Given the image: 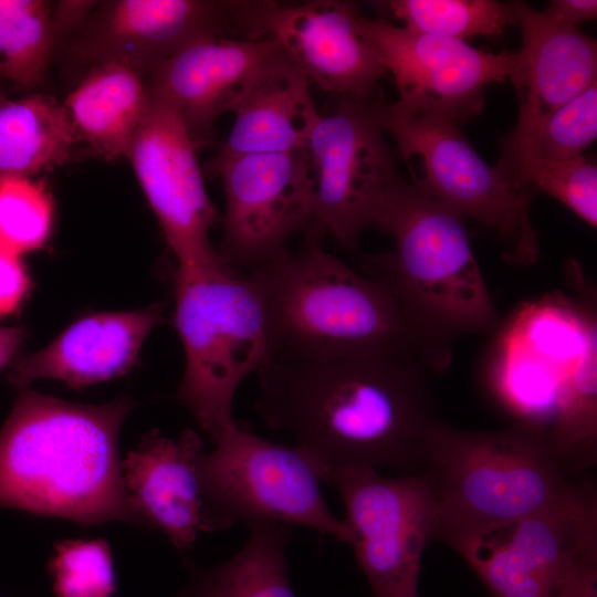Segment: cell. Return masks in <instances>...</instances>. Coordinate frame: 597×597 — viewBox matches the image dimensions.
I'll use <instances>...</instances> for the list:
<instances>
[{
  "mask_svg": "<svg viewBox=\"0 0 597 597\" xmlns=\"http://www.w3.org/2000/svg\"><path fill=\"white\" fill-rule=\"evenodd\" d=\"M421 364L392 355L272 357L259 371L254 409L326 467L417 472L437 419Z\"/></svg>",
  "mask_w": 597,
  "mask_h": 597,
  "instance_id": "cell-1",
  "label": "cell"
},
{
  "mask_svg": "<svg viewBox=\"0 0 597 597\" xmlns=\"http://www.w3.org/2000/svg\"><path fill=\"white\" fill-rule=\"evenodd\" d=\"M134 402L92 406L24 390L0 431V507L81 525L142 526L125 490L121 426Z\"/></svg>",
  "mask_w": 597,
  "mask_h": 597,
  "instance_id": "cell-2",
  "label": "cell"
},
{
  "mask_svg": "<svg viewBox=\"0 0 597 597\" xmlns=\"http://www.w3.org/2000/svg\"><path fill=\"white\" fill-rule=\"evenodd\" d=\"M248 274L264 298L272 357L392 355L431 374L451 364L452 348L427 334L385 286L324 251L315 238L298 253Z\"/></svg>",
  "mask_w": 597,
  "mask_h": 597,
  "instance_id": "cell-3",
  "label": "cell"
},
{
  "mask_svg": "<svg viewBox=\"0 0 597 597\" xmlns=\"http://www.w3.org/2000/svg\"><path fill=\"white\" fill-rule=\"evenodd\" d=\"M431 481L437 538L458 551L569 496L582 484L547 440L520 427L468 431L438 418L429 426L420 470Z\"/></svg>",
  "mask_w": 597,
  "mask_h": 597,
  "instance_id": "cell-4",
  "label": "cell"
},
{
  "mask_svg": "<svg viewBox=\"0 0 597 597\" xmlns=\"http://www.w3.org/2000/svg\"><path fill=\"white\" fill-rule=\"evenodd\" d=\"M374 227L392 237L394 248L366 256L364 273L427 334L452 348L460 335L498 331L500 316L460 214L400 177Z\"/></svg>",
  "mask_w": 597,
  "mask_h": 597,
  "instance_id": "cell-5",
  "label": "cell"
},
{
  "mask_svg": "<svg viewBox=\"0 0 597 597\" xmlns=\"http://www.w3.org/2000/svg\"><path fill=\"white\" fill-rule=\"evenodd\" d=\"M174 325L185 352L177 398L214 442L237 421L241 383L272 357L269 318L254 279L222 263L176 269Z\"/></svg>",
  "mask_w": 597,
  "mask_h": 597,
  "instance_id": "cell-6",
  "label": "cell"
},
{
  "mask_svg": "<svg viewBox=\"0 0 597 597\" xmlns=\"http://www.w3.org/2000/svg\"><path fill=\"white\" fill-rule=\"evenodd\" d=\"M369 107L405 160L420 159L422 174L412 184L427 196L491 230L507 262L531 265L540 243L531 220L532 195L507 185L474 150L459 124L442 114L406 108L383 91Z\"/></svg>",
  "mask_w": 597,
  "mask_h": 597,
  "instance_id": "cell-7",
  "label": "cell"
},
{
  "mask_svg": "<svg viewBox=\"0 0 597 597\" xmlns=\"http://www.w3.org/2000/svg\"><path fill=\"white\" fill-rule=\"evenodd\" d=\"M273 4L271 0L95 1L59 42L55 54L83 73L101 63H123L146 81L198 38H266Z\"/></svg>",
  "mask_w": 597,
  "mask_h": 597,
  "instance_id": "cell-8",
  "label": "cell"
},
{
  "mask_svg": "<svg viewBox=\"0 0 597 597\" xmlns=\"http://www.w3.org/2000/svg\"><path fill=\"white\" fill-rule=\"evenodd\" d=\"M199 465L218 528L235 522L300 525L350 544L352 532L323 499L326 465L298 446L261 438L238 422L223 432Z\"/></svg>",
  "mask_w": 597,
  "mask_h": 597,
  "instance_id": "cell-9",
  "label": "cell"
},
{
  "mask_svg": "<svg viewBox=\"0 0 597 597\" xmlns=\"http://www.w3.org/2000/svg\"><path fill=\"white\" fill-rule=\"evenodd\" d=\"M576 295L554 293L523 304L499 326L488 370L491 392L516 427L547 437L559 389L597 321L595 290L574 260Z\"/></svg>",
  "mask_w": 597,
  "mask_h": 597,
  "instance_id": "cell-10",
  "label": "cell"
},
{
  "mask_svg": "<svg viewBox=\"0 0 597 597\" xmlns=\"http://www.w3.org/2000/svg\"><path fill=\"white\" fill-rule=\"evenodd\" d=\"M459 554L493 597H597V495L590 482Z\"/></svg>",
  "mask_w": 597,
  "mask_h": 597,
  "instance_id": "cell-11",
  "label": "cell"
},
{
  "mask_svg": "<svg viewBox=\"0 0 597 597\" xmlns=\"http://www.w3.org/2000/svg\"><path fill=\"white\" fill-rule=\"evenodd\" d=\"M339 493L350 545L374 597H419L421 557L437 538L433 486L423 471L384 476L366 467H326Z\"/></svg>",
  "mask_w": 597,
  "mask_h": 597,
  "instance_id": "cell-12",
  "label": "cell"
},
{
  "mask_svg": "<svg viewBox=\"0 0 597 597\" xmlns=\"http://www.w3.org/2000/svg\"><path fill=\"white\" fill-rule=\"evenodd\" d=\"M368 98H339L320 115L303 149L313 179V235L325 232L355 250L401 177Z\"/></svg>",
  "mask_w": 597,
  "mask_h": 597,
  "instance_id": "cell-13",
  "label": "cell"
},
{
  "mask_svg": "<svg viewBox=\"0 0 597 597\" xmlns=\"http://www.w3.org/2000/svg\"><path fill=\"white\" fill-rule=\"evenodd\" d=\"M208 170L223 186L217 252L229 268L250 272L275 262L294 234L313 232V179L303 150L216 156Z\"/></svg>",
  "mask_w": 597,
  "mask_h": 597,
  "instance_id": "cell-14",
  "label": "cell"
},
{
  "mask_svg": "<svg viewBox=\"0 0 597 597\" xmlns=\"http://www.w3.org/2000/svg\"><path fill=\"white\" fill-rule=\"evenodd\" d=\"M196 146L178 114L149 91V102L126 157L154 211L177 269L222 263L210 243L218 213L205 187Z\"/></svg>",
  "mask_w": 597,
  "mask_h": 597,
  "instance_id": "cell-15",
  "label": "cell"
},
{
  "mask_svg": "<svg viewBox=\"0 0 597 597\" xmlns=\"http://www.w3.org/2000/svg\"><path fill=\"white\" fill-rule=\"evenodd\" d=\"M359 25L391 74L397 105L444 115L457 124L476 115L491 83L510 77L516 54L488 52L462 40L415 32L360 13Z\"/></svg>",
  "mask_w": 597,
  "mask_h": 597,
  "instance_id": "cell-16",
  "label": "cell"
},
{
  "mask_svg": "<svg viewBox=\"0 0 597 597\" xmlns=\"http://www.w3.org/2000/svg\"><path fill=\"white\" fill-rule=\"evenodd\" d=\"M522 46L510 78L520 101L515 127L501 160L517 157L542 121L597 82V43L578 28L559 24L523 1L511 2Z\"/></svg>",
  "mask_w": 597,
  "mask_h": 597,
  "instance_id": "cell-17",
  "label": "cell"
},
{
  "mask_svg": "<svg viewBox=\"0 0 597 597\" xmlns=\"http://www.w3.org/2000/svg\"><path fill=\"white\" fill-rule=\"evenodd\" d=\"M279 42L198 38L164 61L147 78L185 124L196 148L211 143L217 118L234 112L265 59Z\"/></svg>",
  "mask_w": 597,
  "mask_h": 597,
  "instance_id": "cell-18",
  "label": "cell"
},
{
  "mask_svg": "<svg viewBox=\"0 0 597 597\" xmlns=\"http://www.w3.org/2000/svg\"><path fill=\"white\" fill-rule=\"evenodd\" d=\"M359 15L348 1L279 2L269 36L310 83L339 98L365 101L387 71L362 32Z\"/></svg>",
  "mask_w": 597,
  "mask_h": 597,
  "instance_id": "cell-19",
  "label": "cell"
},
{
  "mask_svg": "<svg viewBox=\"0 0 597 597\" xmlns=\"http://www.w3.org/2000/svg\"><path fill=\"white\" fill-rule=\"evenodd\" d=\"M203 443L193 430L177 439L154 429L122 462L125 490L142 526L160 531L186 554L201 533L219 531L201 478Z\"/></svg>",
  "mask_w": 597,
  "mask_h": 597,
  "instance_id": "cell-20",
  "label": "cell"
},
{
  "mask_svg": "<svg viewBox=\"0 0 597 597\" xmlns=\"http://www.w3.org/2000/svg\"><path fill=\"white\" fill-rule=\"evenodd\" d=\"M163 321V305L92 314L74 322L44 348L18 359L8 379L25 387L36 379H57L78 388L126 374L139 349Z\"/></svg>",
  "mask_w": 597,
  "mask_h": 597,
  "instance_id": "cell-21",
  "label": "cell"
},
{
  "mask_svg": "<svg viewBox=\"0 0 597 597\" xmlns=\"http://www.w3.org/2000/svg\"><path fill=\"white\" fill-rule=\"evenodd\" d=\"M233 114L217 156L303 150L321 115L310 81L281 46L262 63Z\"/></svg>",
  "mask_w": 597,
  "mask_h": 597,
  "instance_id": "cell-22",
  "label": "cell"
},
{
  "mask_svg": "<svg viewBox=\"0 0 597 597\" xmlns=\"http://www.w3.org/2000/svg\"><path fill=\"white\" fill-rule=\"evenodd\" d=\"M148 102V86L137 71L105 62L84 72L62 104L78 139L113 161L127 155Z\"/></svg>",
  "mask_w": 597,
  "mask_h": 597,
  "instance_id": "cell-23",
  "label": "cell"
},
{
  "mask_svg": "<svg viewBox=\"0 0 597 597\" xmlns=\"http://www.w3.org/2000/svg\"><path fill=\"white\" fill-rule=\"evenodd\" d=\"M249 538L228 561L211 567L186 562L188 583L175 597H296L287 575L289 525L248 523Z\"/></svg>",
  "mask_w": 597,
  "mask_h": 597,
  "instance_id": "cell-24",
  "label": "cell"
},
{
  "mask_svg": "<svg viewBox=\"0 0 597 597\" xmlns=\"http://www.w3.org/2000/svg\"><path fill=\"white\" fill-rule=\"evenodd\" d=\"M77 142L63 104L52 96L0 98V176L53 169L70 159Z\"/></svg>",
  "mask_w": 597,
  "mask_h": 597,
  "instance_id": "cell-25",
  "label": "cell"
},
{
  "mask_svg": "<svg viewBox=\"0 0 597 597\" xmlns=\"http://www.w3.org/2000/svg\"><path fill=\"white\" fill-rule=\"evenodd\" d=\"M547 443L565 471L577 476L597 459V321L564 380Z\"/></svg>",
  "mask_w": 597,
  "mask_h": 597,
  "instance_id": "cell-26",
  "label": "cell"
},
{
  "mask_svg": "<svg viewBox=\"0 0 597 597\" xmlns=\"http://www.w3.org/2000/svg\"><path fill=\"white\" fill-rule=\"evenodd\" d=\"M59 42L54 2L0 0V78L25 88L43 84Z\"/></svg>",
  "mask_w": 597,
  "mask_h": 597,
  "instance_id": "cell-27",
  "label": "cell"
},
{
  "mask_svg": "<svg viewBox=\"0 0 597 597\" xmlns=\"http://www.w3.org/2000/svg\"><path fill=\"white\" fill-rule=\"evenodd\" d=\"M406 29L465 41L474 35L498 36L515 24L511 3L494 0H389L373 2Z\"/></svg>",
  "mask_w": 597,
  "mask_h": 597,
  "instance_id": "cell-28",
  "label": "cell"
},
{
  "mask_svg": "<svg viewBox=\"0 0 597 597\" xmlns=\"http://www.w3.org/2000/svg\"><path fill=\"white\" fill-rule=\"evenodd\" d=\"M596 137L597 82L547 115L516 158L493 167L507 184L511 175L526 159L540 158L555 163L570 160L583 156V151Z\"/></svg>",
  "mask_w": 597,
  "mask_h": 597,
  "instance_id": "cell-29",
  "label": "cell"
},
{
  "mask_svg": "<svg viewBox=\"0 0 597 597\" xmlns=\"http://www.w3.org/2000/svg\"><path fill=\"white\" fill-rule=\"evenodd\" d=\"M53 211L44 182L0 176V247L18 255L42 248L52 230Z\"/></svg>",
  "mask_w": 597,
  "mask_h": 597,
  "instance_id": "cell-30",
  "label": "cell"
},
{
  "mask_svg": "<svg viewBox=\"0 0 597 597\" xmlns=\"http://www.w3.org/2000/svg\"><path fill=\"white\" fill-rule=\"evenodd\" d=\"M507 182L532 196L535 191H543L590 227L597 226V166L584 156L557 163L528 158Z\"/></svg>",
  "mask_w": 597,
  "mask_h": 597,
  "instance_id": "cell-31",
  "label": "cell"
},
{
  "mask_svg": "<svg viewBox=\"0 0 597 597\" xmlns=\"http://www.w3.org/2000/svg\"><path fill=\"white\" fill-rule=\"evenodd\" d=\"M55 597H114L112 551L104 540H66L48 563Z\"/></svg>",
  "mask_w": 597,
  "mask_h": 597,
  "instance_id": "cell-32",
  "label": "cell"
},
{
  "mask_svg": "<svg viewBox=\"0 0 597 597\" xmlns=\"http://www.w3.org/2000/svg\"><path fill=\"white\" fill-rule=\"evenodd\" d=\"M29 287V276L19 255L0 247V317L20 306Z\"/></svg>",
  "mask_w": 597,
  "mask_h": 597,
  "instance_id": "cell-33",
  "label": "cell"
},
{
  "mask_svg": "<svg viewBox=\"0 0 597 597\" xmlns=\"http://www.w3.org/2000/svg\"><path fill=\"white\" fill-rule=\"evenodd\" d=\"M543 12L553 21L573 28L595 20L597 1L595 0H553Z\"/></svg>",
  "mask_w": 597,
  "mask_h": 597,
  "instance_id": "cell-34",
  "label": "cell"
},
{
  "mask_svg": "<svg viewBox=\"0 0 597 597\" xmlns=\"http://www.w3.org/2000/svg\"><path fill=\"white\" fill-rule=\"evenodd\" d=\"M23 339L24 332L22 328L0 327V367L12 358Z\"/></svg>",
  "mask_w": 597,
  "mask_h": 597,
  "instance_id": "cell-35",
  "label": "cell"
},
{
  "mask_svg": "<svg viewBox=\"0 0 597 597\" xmlns=\"http://www.w3.org/2000/svg\"><path fill=\"white\" fill-rule=\"evenodd\" d=\"M6 95L2 94V92L0 91V98L4 97Z\"/></svg>",
  "mask_w": 597,
  "mask_h": 597,
  "instance_id": "cell-36",
  "label": "cell"
}]
</instances>
